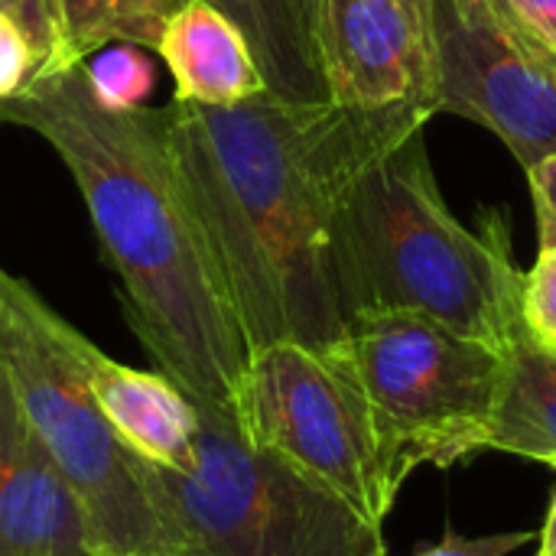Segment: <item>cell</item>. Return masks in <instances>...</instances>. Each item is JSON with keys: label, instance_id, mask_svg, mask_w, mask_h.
Segmentation results:
<instances>
[{"label": "cell", "instance_id": "21", "mask_svg": "<svg viewBox=\"0 0 556 556\" xmlns=\"http://www.w3.org/2000/svg\"><path fill=\"white\" fill-rule=\"evenodd\" d=\"M0 10L10 13L13 20H20L23 29L36 39V46H39L42 55H46V62H42V68H46V65L52 62V55H55V29H52L46 0H0ZM42 68H39V72H42Z\"/></svg>", "mask_w": 556, "mask_h": 556}, {"label": "cell", "instance_id": "3", "mask_svg": "<svg viewBox=\"0 0 556 556\" xmlns=\"http://www.w3.org/2000/svg\"><path fill=\"white\" fill-rule=\"evenodd\" d=\"M332 280L342 316L417 313L508 355L525 332V274L495 215L466 228L446 205L424 130L371 156L332 222Z\"/></svg>", "mask_w": 556, "mask_h": 556}, {"label": "cell", "instance_id": "1", "mask_svg": "<svg viewBox=\"0 0 556 556\" xmlns=\"http://www.w3.org/2000/svg\"><path fill=\"white\" fill-rule=\"evenodd\" d=\"M414 130L424 127L270 91L228 108H163L176 179L251 355L280 342L332 349L342 339L332 280L339 199L371 156Z\"/></svg>", "mask_w": 556, "mask_h": 556}, {"label": "cell", "instance_id": "12", "mask_svg": "<svg viewBox=\"0 0 556 556\" xmlns=\"http://www.w3.org/2000/svg\"><path fill=\"white\" fill-rule=\"evenodd\" d=\"M173 75V101L228 108L267 91L241 26L212 0H176L153 49Z\"/></svg>", "mask_w": 556, "mask_h": 556}, {"label": "cell", "instance_id": "7", "mask_svg": "<svg viewBox=\"0 0 556 556\" xmlns=\"http://www.w3.org/2000/svg\"><path fill=\"white\" fill-rule=\"evenodd\" d=\"M238 427L251 443L280 453L378 528L407 482L336 345L280 342L254 352Z\"/></svg>", "mask_w": 556, "mask_h": 556}, {"label": "cell", "instance_id": "22", "mask_svg": "<svg viewBox=\"0 0 556 556\" xmlns=\"http://www.w3.org/2000/svg\"><path fill=\"white\" fill-rule=\"evenodd\" d=\"M505 3L556 55V0H505Z\"/></svg>", "mask_w": 556, "mask_h": 556}, {"label": "cell", "instance_id": "18", "mask_svg": "<svg viewBox=\"0 0 556 556\" xmlns=\"http://www.w3.org/2000/svg\"><path fill=\"white\" fill-rule=\"evenodd\" d=\"M46 55L20 20L0 10V104L23 94L39 75Z\"/></svg>", "mask_w": 556, "mask_h": 556}, {"label": "cell", "instance_id": "19", "mask_svg": "<svg viewBox=\"0 0 556 556\" xmlns=\"http://www.w3.org/2000/svg\"><path fill=\"white\" fill-rule=\"evenodd\" d=\"M534 541V531H502V534H482V538H446L420 554L410 556H511Z\"/></svg>", "mask_w": 556, "mask_h": 556}, {"label": "cell", "instance_id": "5", "mask_svg": "<svg viewBox=\"0 0 556 556\" xmlns=\"http://www.w3.org/2000/svg\"><path fill=\"white\" fill-rule=\"evenodd\" d=\"M147 479L186 556H388L384 528L212 407L189 466Z\"/></svg>", "mask_w": 556, "mask_h": 556}, {"label": "cell", "instance_id": "8", "mask_svg": "<svg viewBox=\"0 0 556 556\" xmlns=\"http://www.w3.org/2000/svg\"><path fill=\"white\" fill-rule=\"evenodd\" d=\"M440 114L492 130L525 166L556 156V55L505 0H430Z\"/></svg>", "mask_w": 556, "mask_h": 556}, {"label": "cell", "instance_id": "15", "mask_svg": "<svg viewBox=\"0 0 556 556\" xmlns=\"http://www.w3.org/2000/svg\"><path fill=\"white\" fill-rule=\"evenodd\" d=\"M55 29V55L42 72L81 65L111 42L156 49L176 0H46Z\"/></svg>", "mask_w": 556, "mask_h": 556}, {"label": "cell", "instance_id": "17", "mask_svg": "<svg viewBox=\"0 0 556 556\" xmlns=\"http://www.w3.org/2000/svg\"><path fill=\"white\" fill-rule=\"evenodd\" d=\"M525 336L556 352V248H541L521 287Z\"/></svg>", "mask_w": 556, "mask_h": 556}, {"label": "cell", "instance_id": "10", "mask_svg": "<svg viewBox=\"0 0 556 556\" xmlns=\"http://www.w3.org/2000/svg\"><path fill=\"white\" fill-rule=\"evenodd\" d=\"M0 556H101L94 528L0 368Z\"/></svg>", "mask_w": 556, "mask_h": 556}, {"label": "cell", "instance_id": "16", "mask_svg": "<svg viewBox=\"0 0 556 556\" xmlns=\"http://www.w3.org/2000/svg\"><path fill=\"white\" fill-rule=\"evenodd\" d=\"M91 98L114 114L147 108V98L156 88V65L143 46L111 42L81 62Z\"/></svg>", "mask_w": 556, "mask_h": 556}, {"label": "cell", "instance_id": "2", "mask_svg": "<svg viewBox=\"0 0 556 556\" xmlns=\"http://www.w3.org/2000/svg\"><path fill=\"white\" fill-rule=\"evenodd\" d=\"M0 121L39 134L68 166L156 371L238 424L251 349L176 179L163 108L104 111L75 65L39 72Z\"/></svg>", "mask_w": 556, "mask_h": 556}, {"label": "cell", "instance_id": "6", "mask_svg": "<svg viewBox=\"0 0 556 556\" xmlns=\"http://www.w3.org/2000/svg\"><path fill=\"white\" fill-rule=\"evenodd\" d=\"M394 463L450 469L485 450L508 355L417 313H358L336 342Z\"/></svg>", "mask_w": 556, "mask_h": 556}, {"label": "cell", "instance_id": "4", "mask_svg": "<svg viewBox=\"0 0 556 556\" xmlns=\"http://www.w3.org/2000/svg\"><path fill=\"white\" fill-rule=\"evenodd\" d=\"M91 342L26 280L0 267V368L13 397L78 495L101 556H186L147 466L111 433L88 384Z\"/></svg>", "mask_w": 556, "mask_h": 556}, {"label": "cell", "instance_id": "11", "mask_svg": "<svg viewBox=\"0 0 556 556\" xmlns=\"http://www.w3.org/2000/svg\"><path fill=\"white\" fill-rule=\"evenodd\" d=\"M88 384L117 443L140 463L182 472L199 437V407L160 371H137L88 349Z\"/></svg>", "mask_w": 556, "mask_h": 556}, {"label": "cell", "instance_id": "14", "mask_svg": "<svg viewBox=\"0 0 556 556\" xmlns=\"http://www.w3.org/2000/svg\"><path fill=\"white\" fill-rule=\"evenodd\" d=\"M248 36L270 94L293 104L329 101L309 26L293 0H212Z\"/></svg>", "mask_w": 556, "mask_h": 556}, {"label": "cell", "instance_id": "24", "mask_svg": "<svg viewBox=\"0 0 556 556\" xmlns=\"http://www.w3.org/2000/svg\"><path fill=\"white\" fill-rule=\"evenodd\" d=\"M296 3V10L303 13V20H306V26H309V10H313V0H293Z\"/></svg>", "mask_w": 556, "mask_h": 556}, {"label": "cell", "instance_id": "9", "mask_svg": "<svg viewBox=\"0 0 556 556\" xmlns=\"http://www.w3.org/2000/svg\"><path fill=\"white\" fill-rule=\"evenodd\" d=\"M309 36L336 108L420 127L440 114L430 0H313Z\"/></svg>", "mask_w": 556, "mask_h": 556}, {"label": "cell", "instance_id": "13", "mask_svg": "<svg viewBox=\"0 0 556 556\" xmlns=\"http://www.w3.org/2000/svg\"><path fill=\"white\" fill-rule=\"evenodd\" d=\"M485 450L556 466V352L525 332L508 349Z\"/></svg>", "mask_w": 556, "mask_h": 556}, {"label": "cell", "instance_id": "23", "mask_svg": "<svg viewBox=\"0 0 556 556\" xmlns=\"http://www.w3.org/2000/svg\"><path fill=\"white\" fill-rule=\"evenodd\" d=\"M556 469V466H551ZM538 556H556V492H554V502H551V511H547V525H544V531H541V551Z\"/></svg>", "mask_w": 556, "mask_h": 556}, {"label": "cell", "instance_id": "20", "mask_svg": "<svg viewBox=\"0 0 556 556\" xmlns=\"http://www.w3.org/2000/svg\"><path fill=\"white\" fill-rule=\"evenodd\" d=\"M528 182H531V199L538 212L541 248H556V156H547L538 166H531Z\"/></svg>", "mask_w": 556, "mask_h": 556}]
</instances>
